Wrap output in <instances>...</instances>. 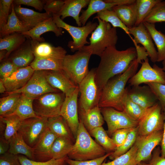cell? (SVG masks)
<instances>
[{
	"instance_id": "obj_1",
	"label": "cell",
	"mask_w": 165,
	"mask_h": 165,
	"mask_svg": "<svg viewBox=\"0 0 165 165\" xmlns=\"http://www.w3.org/2000/svg\"><path fill=\"white\" fill-rule=\"evenodd\" d=\"M137 56L134 47L121 51L117 50L116 46L106 48L100 57L98 66L95 68V80L101 92L110 79L124 72Z\"/></svg>"
},
{
	"instance_id": "obj_2",
	"label": "cell",
	"mask_w": 165,
	"mask_h": 165,
	"mask_svg": "<svg viewBox=\"0 0 165 165\" xmlns=\"http://www.w3.org/2000/svg\"><path fill=\"white\" fill-rule=\"evenodd\" d=\"M138 64L136 59L124 72L108 81L101 90L98 104L99 107H110L123 111V101L127 89L126 86L129 79L136 73Z\"/></svg>"
},
{
	"instance_id": "obj_3",
	"label": "cell",
	"mask_w": 165,
	"mask_h": 165,
	"mask_svg": "<svg viewBox=\"0 0 165 165\" xmlns=\"http://www.w3.org/2000/svg\"><path fill=\"white\" fill-rule=\"evenodd\" d=\"M76 137L72 148L68 155L73 160L83 161L96 159L106 154L107 151L91 137L79 119Z\"/></svg>"
},
{
	"instance_id": "obj_4",
	"label": "cell",
	"mask_w": 165,
	"mask_h": 165,
	"mask_svg": "<svg viewBox=\"0 0 165 165\" xmlns=\"http://www.w3.org/2000/svg\"><path fill=\"white\" fill-rule=\"evenodd\" d=\"M94 19L97 20L98 25L91 33L89 45L84 46L80 50L100 57L106 48L116 46L118 37L116 28L97 16Z\"/></svg>"
},
{
	"instance_id": "obj_5",
	"label": "cell",
	"mask_w": 165,
	"mask_h": 165,
	"mask_svg": "<svg viewBox=\"0 0 165 165\" xmlns=\"http://www.w3.org/2000/svg\"><path fill=\"white\" fill-rule=\"evenodd\" d=\"M92 55L79 50L72 55H66L63 60V70L70 79L78 85L89 71L88 64Z\"/></svg>"
},
{
	"instance_id": "obj_6",
	"label": "cell",
	"mask_w": 165,
	"mask_h": 165,
	"mask_svg": "<svg viewBox=\"0 0 165 165\" xmlns=\"http://www.w3.org/2000/svg\"><path fill=\"white\" fill-rule=\"evenodd\" d=\"M52 18L58 27L64 29L72 36L73 40L69 42L68 46L73 52L80 50L86 44H89L87 38L98 25L97 22L89 21L84 26L76 27L65 22L59 15H53Z\"/></svg>"
},
{
	"instance_id": "obj_7",
	"label": "cell",
	"mask_w": 165,
	"mask_h": 165,
	"mask_svg": "<svg viewBox=\"0 0 165 165\" xmlns=\"http://www.w3.org/2000/svg\"><path fill=\"white\" fill-rule=\"evenodd\" d=\"M65 97L62 92H50L43 94L34 100L33 109L38 116L48 118L60 116Z\"/></svg>"
},
{
	"instance_id": "obj_8",
	"label": "cell",
	"mask_w": 165,
	"mask_h": 165,
	"mask_svg": "<svg viewBox=\"0 0 165 165\" xmlns=\"http://www.w3.org/2000/svg\"><path fill=\"white\" fill-rule=\"evenodd\" d=\"M95 75V68H93L78 85L79 109L86 111L98 105L101 91L96 82Z\"/></svg>"
},
{
	"instance_id": "obj_9",
	"label": "cell",
	"mask_w": 165,
	"mask_h": 165,
	"mask_svg": "<svg viewBox=\"0 0 165 165\" xmlns=\"http://www.w3.org/2000/svg\"><path fill=\"white\" fill-rule=\"evenodd\" d=\"M159 102L147 109L139 121L138 135L146 136L154 132L162 130L164 121L163 111Z\"/></svg>"
},
{
	"instance_id": "obj_10",
	"label": "cell",
	"mask_w": 165,
	"mask_h": 165,
	"mask_svg": "<svg viewBox=\"0 0 165 165\" xmlns=\"http://www.w3.org/2000/svg\"><path fill=\"white\" fill-rule=\"evenodd\" d=\"M101 112L108 127L107 134L109 136L117 130L137 127L139 121L133 119L124 111L113 108H101Z\"/></svg>"
},
{
	"instance_id": "obj_11",
	"label": "cell",
	"mask_w": 165,
	"mask_h": 165,
	"mask_svg": "<svg viewBox=\"0 0 165 165\" xmlns=\"http://www.w3.org/2000/svg\"><path fill=\"white\" fill-rule=\"evenodd\" d=\"M48 119L44 117H32L22 121L18 132L25 142L33 148L48 128Z\"/></svg>"
},
{
	"instance_id": "obj_12",
	"label": "cell",
	"mask_w": 165,
	"mask_h": 165,
	"mask_svg": "<svg viewBox=\"0 0 165 165\" xmlns=\"http://www.w3.org/2000/svg\"><path fill=\"white\" fill-rule=\"evenodd\" d=\"M139 71L129 80L130 86H139L141 84L150 82L158 83L165 85V72L156 64L152 67L148 58L141 64Z\"/></svg>"
},
{
	"instance_id": "obj_13",
	"label": "cell",
	"mask_w": 165,
	"mask_h": 165,
	"mask_svg": "<svg viewBox=\"0 0 165 165\" xmlns=\"http://www.w3.org/2000/svg\"><path fill=\"white\" fill-rule=\"evenodd\" d=\"M60 91L48 83L46 79L44 71H35L26 84L22 88L7 94H24L34 99L44 94Z\"/></svg>"
},
{
	"instance_id": "obj_14",
	"label": "cell",
	"mask_w": 165,
	"mask_h": 165,
	"mask_svg": "<svg viewBox=\"0 0 165 165\" xmlns=\"http://www.w3.org/2000/svg\"><path fill=\"white\" fill-rule=\"evenodd\" d=\"M79 92L78 85L70 95L65 96L60 115L65 120L75 139L79 123L78 106Z\"/></svg>"
},
{
	"instance_id": "obj_15",
	"label": "cell",
	"mask_w": 165,
	"mask_h": 165,
	"mask_svg": "<svg viewBox=\"0 0 165 165\" xmlns=\"http://www.w3.org/2000/svg\"><path fill=\"white\" fill-rule=\"evenodd\" d=\"M163 134V131L162 130L154 132L146 136L138 135L134 143L138 148L137 164L150 158L152 151L161 142Z\"/></svg>"
},
{
	"instance_id": "obj_16",
	"label": "cell",
	"mask_w": 165,
	"mask_h": 165,
	"mask_svg": "<svg viewBox=\"0 0 165 165\" xmlns=\"http://www.w3.org/2000/svg\"><path fill=\"white\" fill-rule=\"evenodd\" d=\"M130 34L134 38L131 39L137 44H141L145 49L151 61L153 63L157 62L158 53L154 46L151 36L143 23L137 26L129 28Z\"/></svg>"
},
{
	"instance_id": "obj_17",
	"label": "cell",
	"mask_w": 165,
	"mask_h": 165,
	"mask_svg": "<svg viewBox=\"0 0 165 165\" xmlns=\"http://www.w3.org/2000/svg\"><path fill=\"white\" fill-rule=\"evenodd\" d=\"M44 71L48 83L53 88L61 91L65 96L70 95L78 86L70 79L63 70Z\"/></svg>"
},
{
	"instance_id": "obj_18",
	"label": "cell",
	"mask_w": 165,
	"mask_h": 165,
	"mask_svg": "<svg viewBox=\"0 0 165 165\" xmlns=\"http://www.w3.org/2000/svg\"><path fill=\"white\" fill-rule=\"evenodd\" d=\"M135 2L136 0H90L87 8L82 11L80 22L82 26H84L89 18L95 13L105 10H112L113 7L117 5Z\"/></svg>"
},
{
	"instance_id": "obj_19",
	"label": "cell",
	"mask_w": 165,
	"mask_h": 165,
	"mask_svg": "<svg viewBox=\"0 0 165 165\" xmlns=\"http://www.w3.org/2000/svg\"><path fill=\"white\" fill-rule=\"evenodd\" d=\"M34 71L30 65L19 68L9 77L2 79L6 89V92L8 94L23 87L30 79Z\"/></svg>"
},
{
	"instance_id": "obj_20",
	"label": "cell",
	"mask_w": 165,
	"mask_h": 165,
	"mask_svg": "<svg viewBox=\"0 0 165 165\" xmlns=\"http://www.w3.org/2000/svg\"><path fill=\"white\" fill-rule=\"evenodd\" d=\"M128 95L133 102L145 109L158 102L156 97L147 85L132 86L128 89Z\"/></svg>"
},
{
	"instance_id": "obj_21",
	"label": "cell",
	"mask_w": 165,
	"mask_h": 165,
	"mask_svg": "<svg viewBox=\"0 0 165 165\" xmlns=\"http://www.w3.org/2000/svg\"><path fill=\"white\" fill-rule=\"evenodd\" d=\"M31 40L35 57L63 60L66 55V50L61 46L55 47L48 42Z\"/></svg>"
},
{
	"instance_id": "obj_22",
	"label": "cell",
	"mask_w": 165,
	"mask_h": 165,
	"mask_svg": "<svg viewBox=\"0 0 165 165\" xmlns=\"http://www.w3.org/2000/svg\"><path fill=\"white\" fill-rule=\"evenodd\" d=\"M57 137L47 128L33 147L35 161H46L52 145Z\"/></svg>"
},
{
	"instance_id": "obj_23",
	"label": "cell",
	"mask_w": 165,
	"mask_h": 165,
	"mask_svg": "<svg viewBox=\"0 0 165 165\" xmlns=\"http://www.w3.org/2000/svg\"><path fill=\"white\" fill-rule=\"evenodd\" d=\"M53 32L57 37L62 35V29L58 27L54 21L52 16L40 22L29 30L22 33L31 38L34 41L44 42V38L41 37L42 34L47 32Z\"/></svg>"
},
{
	"instance_id": "obj_24",
	"label": "cell",
	"mask_w": 165,
	"mask_h": 165,
	"mask_svg": "<svg viewBox=\"0 0 165 165\" xmlns=\"http://www.w3.org/2000/svg\"><path fill=\"white\" fill-rule=\"evenodd\" d=\"M16 15L27 27L31 29L41 22L52 16L46 13H40L32 9L22 7L21 5H14Z\"/></svg>"
},
{
	"instance_id": "obj_25",
	"label": "cell",
	"mask_w": 165,
	"mask_h": 165,
	"mask_svg": "<svg viewBox=\"0 0 165 165\" xmlns=\"http://www.w3.org/2000/svg\"><path fill=\"white\" fill-rule=\"evenodd\" d=\"M35 58L30 40L25 41L7 59L19 68L30 66Z\"/></svg>"
},
{
	"instance_id": "obj_26",
	"label": "cell",
	"mask_w": 165,
	"mask_h": 165,
	"mask_svg": "<svg viewBox=\"0 0 165 165\" xmlns=\"http://www.w3.org/2000/svg\"><path fill=\"white\" fill-rule=\"evenodd\" d=\"M90 0H66L58 15L62 20L70 16L75 20L78 27L82 25L79 13L82 8L88 6Z\"/></svg>"
},
{
	"instance_id": "obj_27",
	"label": "cell",
	"mask_w": 165,
	"mask_h": 165,
	"mask_svg": "<svg viewBox=\"0 0 165 165\" xmlns=\"http://www.w3.org/2000/svg\"><path fill=\"white\" fill-rule=\"evenodd\" d=\"M81 120L87 130L90 132L98 127H102L104 119L101 112V108L98 105L87 111L79 109Z\"/></svg>"
},
{
	"instance_id": "obj_28",
	"label": "cell",
	"mask_w": 165,
	"mask_h": 165,
	"mask_svg": "<svg viewBox=\"0 0 165 165\" xmlns=\"http://www.w3.org/2000/svg\"><path fill=\"white\" fill-rule=\"evenodd\" d=\"M112 10L128 28L135 26L137 17L136 2L133 3L116 6L112 8Z\"/></svg>"
},
{
	"instance_id": "obj_29",
	"label": "cell",
	"mask_w": 165,
	"mask_h": 165,
	"mask_svg": "<svg viewBox=\"0 0 165 165\" xmlns=\"http://www.w3.org/2000/svg\"><path fill=\"white\" fill-rule=\"evenodd\" d=\"M47 126L57 137L67 138L75 143V139L65 120L61 116L48 118Z\"/></svg>"
},
{
	"instance_id": "obj_30",
	"label": "cell",
	"mask_w": 165,
	"mask_h": 165,
	"mask_svg": "<svg viewBox=\"0 0 165 165\" xmlns=\"http://www.w3.org/2000/svg\"><path fill=\"white\" fill-rule=\"evenodd\" d=\"M9 141V152L14 155L22 154L31 160L35 161L33 148L25 142L18 132L13 135Z\"/></svg>"
},
{
	"instance_id": "obj_31",
	"label": "cell",
	"mask_w": 165,
	"mask_h": 165,
	"mask_svg": "<svg viewBox=\"0 0 165 165\" xmlns=\"http://www.w3.org/2000/svg\"><path fill=\"white\" fill-rule=\"evenodd\" d=\"M11 9L7 23L0 29V38L14 33H22L31 29L18 18L15 12L13 3Z\"/></svg>"
},
{
	"instance_id": "obj_32",
	"label": "cell",
	"mask_w": 165,
	"mask_h": 165,
	"mask_svg": "<svg viewBox=\"0 0 165 165\" xmlns=\"http://www.w3.org/2000/svg\"><path fill=\"white\" fill-rule=\"evenodd\" d=\"M74 143L65 138L57 137L54 141L48 157V160L58 159L68 156L71 151Z\"/></svg>"
},
{
	"instance_id": "obj_33",
	"label": "cell",
	"mask_w": 165,
	"mask_h": 165,
	"mask_svg": "<svg viewBox=\"0 0 165 165\" xmlns=\"http://www.w3.org/2000/svg\"><path fill=\"white\" fill-rule=\"evenodd\" d=\"M27 37L21 33H14L0 38V50L7 51L6 59L26 41Z\"/></svg>"
},
{
	"instance_id": "obj_34",
	"label": "cell",
	"mask_w": 165,
	"mask_h": 165,
	"mask_svg": "<svg viewBox=\"0 0 165 165\" xmlns=\"http://www.w3.org/2000/svg\"><path fill=\"white\" fill-rule=\"evenodd\" d=\"M34 99L24 94H21L17 108L12 114L18 116L22 121L31 118L40 117L36 114L33 109Z\"/></svg>"
},
{
	"instance_id": "obj_35",
	"label": "cell",
	"mask_w": 165,
	"mask_h": 165,
	"mask_svg": "<svg viewBox=\"0 0 165 165\" xmlns=\"http://www.w3.org/2000/svg\"><path fill=\"white\" fill-rule=\"evenodd\" d=\"M143 23L150 33L157 48V62L163 61L165 59V35L157 30L155 24L146 22Z\"/></svg>"
},
{
	"instance_id": "obj_36",
	"label": "cell",
	"mask_w": 165,
	"mask_h": 165,
	"mask_svg": "<svg viewBox=\"0 0 165 165\" xmlns=\"http://www.w3.org/2000/svg\"><path fill=\"white\" fill-rule=\"evenodd\" d=\"M63 60L35 57L30 66L34 71L63 70Z\"/></svg>"
},
{
	"instance_id": "obj_37",
	"label": "cell",
	"mask_w": 165,
	"mask_h": 165,
	"mask_svg": "<svg viewBox=\"0 0 165 165\" xmlns=\"http://www.w3.org/2000/svg\"><path fill=\"white\" fill-rule=\"evenodd\" d=\"M90 135L94 137L96 141L109 152H113L116 146L112 138L102 127H97L89 132Z\"/></svg>"
},
{
	"instance_id": "obj_38",
	"label": "cell",
	"mask_w": 165,
	"mask_h": 165,
	"mask_svg": "<svg viewBox=\"0 0 165 165\" xmlns=\"http://www.w3.org/2000/svg\"><path fill=\"white\" fill-rule=\"evenodd\" d=\"M127 88L123 101V111L131 118L139 121L145 114L147 109H145L133 102L128 95Z\"/></svg>"
},
{
	"instance_id": "obj_39",
	"label": "cell",
	"mask_w": 165,
	"mask_h": 165,
	"mask_svg": "<svg viewBox=\"0 0 165 165\" xmlns=\"http://www.w3.org/2000/svg\"><path fill=\"white\" fill-rule=\"evenodd\" d=\"M21 94H8L0 99V116H4L13 114L18 105Z\"/></svg>"
},
{
	"instance_id": "obj_40",
	"label": "cell",
	"mask_w": 165,
	"mask_h": 165,
	"mask_svg": "<svg viewBox=\"0 0 165 165\" xmlns=\"http://www.w3.org/2000/svg\"><path fill=\"white\" fill-rule=\"evenodd\" d=\"M0 120L6 124L3 137L7 140L18 132L22 121L18 116L14 114L0 116Z\"/></svg>"
},
{
	"instance_id": "obj_41",
	"label": "cell",
	"mask_w": 165,
	"mask_h": 165,
	"mask_svg": "<svg viewBox=\"0 0 165 165\" xmlns=\"http://www.w3.org/2000/svg\"><path fill=\"white\" fill-rule=\"evenodd\" d=\"M137 151V147L134 144L124 154L111 161L104 162L101 165H136V158Z\"/></svg>"
},
{
	"instance_id": "obj_42",
	"label": "cell",
	"mask_w": 165,
	"mask_h": 165,
	"mask_svg": "<svg viewBox=\"0 0 165 165\" xmlns=\"http://www.w3.org/2000/svg\"><path fill=\"white\" fill-rule=\"evenodd\" d=\"M161 0H136L137 17L135 26L142 23L154 6Z\"/></svg>"
},
{
	"instance_id": "obj_43",
	"label": "cell",
	"mask_w": 165,
	"mask_h": 165,
	"mask_svg": "<svg viewBox=\"0 0 165 165\" xmlns=\"http://www.w3.org/2000/svg\"><path fill=\"white\" fill-rule=\"evenodd\" d=\"M138 127L133 128L124 143L112 152L108 157L109 158L112 160L127 152L134 144L138 135Z\"/></svg>"
},
{
	"instance_id": "obj_44",
	"label": "cell",
	"mask_w": 165,
	"mask_h": 165,
	"mask_svg": "<svg viewBox=\"0 0 165 165\" xmlns=\"http://www.w3.org/2000/svg\"><path fill=\"white\" fill-rule=\"evenodd\" d=\"M97 16L101 20L108 22L113 27H119L123 29L130 38L129 31V28L122 22L116 13L112 10H106L97 13Z\"/></svg>"
},
{
	"instance_id": "obj_45",
	"label": "cell",
	"mask_w": 165,
	"mask_h": 165,
	"mask_svg": "<svg viewBox=\"0 0 165 165\" xmlns=\"http://www.w3.org/2000/svg\"><path fill=\"white\" fill-rule=\"evenodd\" d=\"M163 22H165V1L161 0L154 6L143 22L155 24Z\"/></svg>"
},
{
	"instance_id": "obj_46",
	"label": "cell",
	"mask_w": 165,
	"mask_h": 165,
	"mask_svg": "<svg viewBox=\"0 0 165 165\" xmlns=\"http://www.w3.org/2000/svg\"><path fill=\"white\" fill-rule=\"evenodd\" d=\"M18 157L22 165H66V160L68 156L58 159H51L46 161H38L28 159L25 156L18 155Z\"/></svg>"
},
{
	"instance_id": "obj_47",
	"label": "cell",
	"mask_w": 165,
	"mask_h": 165,
	"mask_svg": "<svg viewBox=\"0 0 165 165\" xmlns=\"http://www.w3.org/2000/svg\"><path fill=\"white\" fill-rule=\"evenodd\" d=\"M145 84L150 87L163 109L165 107V85L155 82L148 83Z\"/></svg>"
},
{
	"instance_id": "obj_48",
	"label": "cell",
	"mask_w": 165,
	"mask_h": 165,
	"mask_svg": "<svg viewBox=\"0 0 165 165\" xmlns=\"http://www.w3.org/2000/svg\"><path fill=\"white\" fill-rule=\"evenodd\" d=\"M44 9L46 12L52 16L53 15H58L64 3V0H44Z\"/></svg>"
},
{
	"instance_id": "obj_49",
	"label": "cell",
	"mask_w": 165,
	"mask_h": 165,
	"mask_svg": "<svg viewBox=\"0 0 165 165\" xmlns=\"http://www.w3.org/2000/svg\"><path fill=\"white\" fill-rule=\"evenodd\" d=\"M13 1V0H0V29L7 22L10 9Z\"/></svg>"
},
{
	"instance_id": "obj_50",
	"label": "cell",
	"mask_w": 165,
	"mask_h": 165,
	"mask_svg": "<svg viewBox=\"0 0 165 165\" xmlns=\"http://www.w3.org/2000/svg\"><path fill=\"white\" fill-rule=\"evenodd\" d=\"M1 62L0 79H4L9 77L18 68L8 59H5Z\"/></svg>"
},
{
	"instance_id": "obj_51",
	"label": "cell",
	"mask_w": 165,
	"mask_h": 165,
	"mask_svg": "<svg viewBox=\"0 0 165 165\" xmlns=\"http://www.w3.org/2000/svg\"><path fill=\"white\" fill-rule=\"evenodd\" d=\"M112 152H108L103 156L93 160L79 161L68 158L66 161L69 165H101L105 159L111 155Z\"/></svg>"
},
{
	"instance_id": "obj_52",
	"label": "cell",
	"mask_w": 165,
	"mask_h": 165,
	"mask_svg": "<svg viewBox=\"0 0 165 165\" xmlns=\"http://www.w3.org/2000/svg\"><path fill=\"white\" fill-rule=\"evenodd\" d=\"M132 128L120 129L113 133L112 138L116 147L120 146L124 143Z\"/></svg>"
},
{
	"instance_id": "obj_53",
	"label": "cell",
	"mask_w": 165,
	"mask_h": 165,
	"mask_svg": "<svg viewBox=\"0 0 165 165\" xmlns=\"http://www.w3.org/2000/svg\"><path fill=\"white\" fill-rule=\"evenodd\" d=\"M0 165H22L18 155L11 154L8 152L1 155Z\"/></svg>"
},
{
	"instance_id": "obj_54",
	"label": "cell",
	"mask_w": 165,
	"mask_h": 165,
	"mask_svg": "<svg viewBox=\"0 0 165 165\" xmlns=\"http://www.w3.org/2000/svg\"><path fill=\"white\" fill-rule=\"evenodd\" d=\"M13 3L15 5H23L31 6L39 10L43 9L44 6V1L40 0H15Z\"/></svg>"
},
{
	"instance_id": "obj_55",
	"label": "cell",
	"mask_w": 165,
	"mask_h": 165,
	"mask_svg": "<svg viewBox=\"0 0 165 165\" xmlns=\"http://www.w3.org/2000/svg\"><path fill=\"white\" fill-rule=\"evenodd\" d=\"M160 151L157 148L154 152L148 165H165V158L160 156Z\"/></svg>"
},
{
	"instance_id": "obj_56",
	"label": "cell",
	"mask_w": 165,
	"mask_h": 165,
	"mask_svg": "<svg viewBox=\"0 0 165 165\" xmlns=\"http://www.w3.org/2000/svg\"><path fill=\"white\" fill-rule=\"evenodd\" d=\"M133 42L135 45L137 53V61L139 64H141L142 63V61L148 58V55L143 47H141L135 42Z\"/></svg>"
},
{
	"instance_id": "obj_57",
	"label": "cell",
	"mask_w": 165,
	"mask_h": 165,
	"mask_svg": "<svg viewBox=\"0 0 165 165\" xmlns=\"http://www.w3.org/2000/svg\"><path fill=\"white\" fill-rule=\"evenodd\" d=\"M9 147V140H6L3 136L0 138V154L2 155L8 152Z\"/></svg>"
},
{
	"instance_id": "obj_58",
	"label": "cell",
	"mask_w": 165,
	"mask_h": 165,
	"mask_svg": "<svg viewBox=\"0 0 165 165\" xmlns=\"http://www.w3.org/2000/svg\"><path fill=\"white\" fill-rule=\"evenodd\" d=\"M164 116V121L163 127V131L162 139L161 141V156L165 158V107L163 109Z\"/></svg>"
},
{
	"instance_id": "obj_59",
	"label": "cell",
	"mask_w": 165,
	"mask_h": 165,
	"mask_svg": "<svg viewBox=\"0 0 165 165\" xmlns=\"http://www.w3.org/2000/svg\"><path fill=\"white\" fill-rule=\"evenodd\" d=\"M7 53V51L5 50H0V62H2L4 58L6 59V55Z\"/></svg>"
},
{
	"instance_id": "obj_60",
	"label": "cell",
	"mask_w": 165,
	"mask_h": 165,
	"mask_svg": "<svg viewBox=\"0 0 165 165\" xmlns=\"http://www.w3.org/2000/svg\"><path fill=\"white\" fill-rule=\"evenodd\" d=\"M6 92V89L2 80L0 79V93H3Z\"/></svg>"
},
{
	"instance_id": "obj_61",
	"label": "cell",
	"mask_w": 165,
	"mask_h": 165,
	"mask_svg": "<svg viewBox=\"0 0 165 165\" xmlns=\"http://www.w3.org/2000/svg\"><path fill=\"white\" fill-rule=\"evenodd\" d=\"M136 165H148V164H147L143 161H142L138 163Z\"/></svg>"
},
{
	"instance_id": "obj_62",
	"label": "cell",
	"mask_w": 165,
	"mask_h": 165,
	"mask_svg": "<svg viewBox=\"0 0 165 165\" xmlns=\"http://www.w3.org/2000/svg\"><path fill=\"white\" fill-rule=\"evenodd\" d=\"M163 64V69L164 71H165V59H164L162 62Z\"/></svg>"
},
{
	"instance_id": "obj_63",
	"label": "cell",
	"mask_w": 165,
	"mask_h": 165,
	"mask_svg": "<svg viewBox=\"0 0 165 165\" xmlns=\"http://www.w3.org/2000/svg\"></svg>"
}]
</instances>
